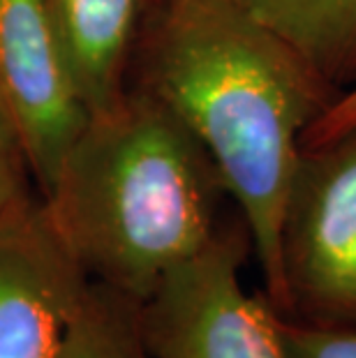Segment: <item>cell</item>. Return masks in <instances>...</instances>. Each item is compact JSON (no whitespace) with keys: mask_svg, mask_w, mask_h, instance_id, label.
I'll return each mask as SVG.
<instances>
[{"mask_svg":"<svg viewBox=\"0 0 356 358\" xmlns=\"http://www.w3.org/2000/svg\"><path fill=\"white\" fill-rule=\"evenodd\" d=\"M130 88L160 102L206 150L241 210L269 301L285 317V199L303 139L333 90L234 0H160Z\"/></svg>","mask_w":356,"mask_h":358,"instance_id":"obj_1","label":"cell"},{"mask_svg":"<svg viewBox=\"0 0 356 358\" xmlns=\"http://www.w3.org/2000/svg\"><path fill=\"white\" fill-rule=\"evenodd\" d=\"M30 182H33V176H30L26 150L21 146L10 116L0 106V215L33 194Z\"/></svg>","mask_w":356,"mask_h":358,"instance_id":"obj_10","label":"cell"},{"mask_svg":"<svg viewBox=\"0 0 356 358\" xmlns=\"http://www.w3.org/2000/svg\"><path fill=\"white\" fill-rule=\"evenodd\" d=\"M88 287L40 196L0 215V358H63Z\"/></svg>","mask_w":356,"mask_h":358,"instance_id":"obj_5","label":"cell"},{"mask_svg":"<svg viewBox=\"0 0 356 358\" xmlns=\"http://www.w3.org/2000/svg\"><path fill=\"white\" fill-rule=\"evenodd\" d=\"M278 35L333 95L356 88V0H234Z\"/></svg>","mask_w":356,"mask_h":358,"instance_id":"obj_8","label":"cell"},{"mask_svg":"<svg viewBox=\"0 0 356 358\" xmlns=\"http://www.w3.org/2000/svg\"><path fill=\"white\" fill-rule=\"evenodd\" d=\"M292 358H356V331L322 329L294 319H283Z\"/></svg>","mask_w":356,"mask_h":358,"instance_id":"obj_11","label":"cell"},{"mask_svg":"<svg viewBox=\"0 0 356 358\" xmlns=\"http://www.w3.org/2000/svg\"><path fill=\"white\" fill-rule=\"evenodd\" d=\"M285 317L356 331V123L303 146L280 227Z\"/></svg>","mask_w":356,"mask_h":358,"instance_id":"obj_3","label":"cell"},{"mask_svg":"<svg viewBox=\"0 0 356 358\" xmlns=\"http://www.w3.org/2000/svg\"><path fill=\"white\" fill-rule=\"evenodd\" d=\"M252 250L243 222L222 224L199 252L173 266L139 303L150 358H292L283 315L243 287Z\"/></svg>","mask_w":356,"mask_h":358,"instance_id":"obj_4","label":"cell"},{"mask_svg":"<svg viewBox=\"0 0 356 358\" xmlns=\"http://www.w3.org/2000/svg\"><path fill=\"white\" fill-rule=\"evenodd\" d=\"M88 113L123 100L160 0H44Z\"/></svg>","mask_w":356,"mask_h":358,"instance_id":"obj_7","label":"cell"},{"mask_svg":"<svg viewBox=\"0 0 356 358\" xmlns=\"http://www.w3.org/2000/svg\"><path fill=\"white\" fill-rule=\"evenodd\" d=\"M0 106L42 194L88 118L44 0H0Z\"/></svg>","mask_w":356,"mask_h":358,"instance_id":"obj_6","label":"cell"},{"mask_svg":"<svg viewBox=\"0 0 356 358\" xmlns=\"http://www.w3.org/2000/svg\"><path fill=\"white\" fill-rule=\"evenodd\" d=\"M354 123H356V88L338 95L336 100L329 104V109L315 120L313 127L308 129L306 139H303V146L329 139V136L352 127Z\"/></svg>","mask_w":356,"mask_h":358,"instance_id":"obj_12","label":"cell"},{"mask_svg":"<svg viewBox=\"0 0 356 358\" xmlns=\"http://www.w3.org/2000/svg\"><path fill=\"white\" fill-rule=\"evenodd\" d=\"M37 196L88 280L141 303L218 234L227 192L194 136L130 88L88 113Z\"/></svg>","mask_w":356,"mask_h":358,"instance_id":"obj_2","label":"cell"},{"mask_svg":"<svg viewBox=\"0 0 356 358\" xmlns=\"http://www.w3.org/2000/svg\"><path fill=\"white\" fill-rule=\"evenodd\" d=\"M63 358H150L139 333V303L90 282Z\"/></svg>","mask_w":356,"mask_h":358,"instance_id":"obj_9","label":"cell"}]
</instances>
